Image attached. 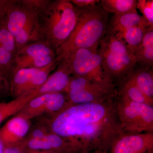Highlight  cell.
Segmentation results:
<instances>
[{
    "mask_svg": "<svg viewBox=\"0 0 153 153\" xmlns=\"http://www.w3.org/2000/svg\"><path fill=\"white\" fill-rule=\"evenodd\" d=\"M71 105L65 92L47 94L31 100L18 114L31 120L46 115L57 114Z\"/></svg>",
    "mask_w": 153,
    "mask_h": 153,
    "instance_id": "cell-8",
    "label": "cell"
},
{
    "mask_svg": "<svg viewBox=\"0 0 153 153\" xmlns=\"http://www.w3.org/2000/svg\"><path fill=\"white\" fill-rule=\"evenodd\" d=\"M117 111L121 128L126 134L153 132V107L120 97Z\"/></svg>",
    "mask_w": 153,
    "mask_h": 153,
    "instance_id": "cell-6",
    "label": "cell"
},
{
    "mask_svg": "<svg viewBox=\"0 0 153 153\" xmlns=\"http://www.w3.org/2000/svg\"><path fill=\"white\" fill-rule=\"evenodd\" d=\"M16 56L24 57L56 56V53L46 42L39 41L22 47L18 50Z\"/></svg>",
    "mask_w": 153,
    "mask_h": 153,
    "instance_id": "cell-22",
    "label": "cell"
},
{
    "mask_svg": "<svg viewBox=\"0 0 153 153\" xmlns=\"http://www.w3.org/2000/svg\"><path fill=\"white\" fill-rule=\"evenodd\" d=\"M38 15L44 41L56 53L75 27L77 8L69 0H50Z\"/></svg>",
    "mask_w": 153,
    "mask_h": 153,
    "instance_id": "cell-3",
    "label": "cell"
},
{
    "mask_svg": "<svg viewBox=\"0 0 153 153\" xmlns=\"http://www.w3.org/2000/svg\"><path fill=\"white\" fill-rule=\"evenodd\" d=\"M87 153H107V152L102 151H95L93 152H90Z\"/></svg>",
    "mask_w": 153,
    "mask_h": 153,
    "instance_id": "cell-35",
    "label": "cell"
},
{
    "mask_svg": "<svg viewBox=\"0 0 153 153\" xmlns=\"http://www.w3.org/2000/svg\"><path fill=\"white\" fill-rule=\"evenodd\" d=\"M120 90V96L130 101L153 105V101L143 93L128 76H126Z\"/></svg>",
    "mask_w": 153,
    "mask_h": 153,
    "instance_id": "cell-20",
    "label": "cell"
},
{
    "mask_svg": "<svg viewBox=\"0 0 153 153\" xmlns=\"http://www.w3.org/2000/svg\"><path fill=\"white\" fill-rule=\"evenodd\" d=\"M30 120L19 114L8 120L0 129V137L5 145L16 144L24 141L30 131Z\"/></svg>",
    "mask_w": 153,
    "mask_h": 153,
    "instance_id": "cell-11",
    "label": "cell"
},
{
    "mask_svg": "<svg viewBox=\"0 0 153 153\" xmlns=\"http://www.w3.org/2000/svg\"><path fill=\"white\" fill-rule=\"evenodd\" d=\"M135 27L153 29L137 11L122 15H114L108 24V33L116 35Z\"/></svg>",
    "mask_w": 153,
    "mask_h": 153,
    "instance_id": "cell-14",
    "label": "cell"
},
{
    "mask_svg": "<svg viewBox=\"0 0 153 153\" xmlns=\"http://www.w3.org/2000/svg\"><path fill=\"white\" fill-rule=\"evenodd\" d=\"M50 0H21L22 4L32 9L37 13L47 5Z\"/></svg>",
    "mask_w": 153,
    "mask_h": 153,
    "instance_id": "cell-27",
    "label": "cell"
},
{
    "mask_svg": "<svg viewBox=\"0 0 153 153\" xmlns=\"http://www.w3.org/2000/svg\"><path fill=\"white\" fill-rule=\"evenodd\" d=\"M60 63L71 76L82 77L114 93L113 81L105 71L98 49H74L63 55Z\"/></svg>",
    "mask_w": 153,
    "mask_h": 153,
    "instance_id": "cell-4",
    "label": "cell"
},
{
    "mask_svg": "<svg viewBox=\"0 0 153 153\" xmlns=\"http://www.w3.org/2000/svg\"><path fill=\"white\" fill-rule=\"evenodd\" d=\"M38 23L36 12L25 6L21 0H11L8 10L7 27L15 38L23 30Z\"/></svg>",
    "mask_w": 153,
    "mask_h": 153,
    "instance_id": "cell-9",
    "label": "cell"
},
{
    "mask_svg": "<svg viewBox=\"0 0 153 153\" xmlns=\"http://www.w3.org/2000/svg\"><path fill=\"white\" fill-rule=\"evenodd\" d=\"M11 0H0V27L7 23L8 10Z\"/></svg>",
    "mask_w": 153,
    "mask_h": 153,
    "instance_id": "cell-29",
    "label": "cell"
},
{
    "mask_svg": "<svg viewBox=\"0 0 153 153\" xmlns=\"http://www.w3.org/2000/svg\"><path fill=\"white\" fill-rule=\"evenodd\" d=\"M153 132L125 134L113 144L111 153H153Z\"/></svg>",
    "mask_w": 153,
    "mask_h": 153,
    "instance_id": "cell-10",
    "label": "cell"
},
{
    "mask_svg": "<svg viewBox=\"0 0 153 153\" xmlns=\"http://www.w3.org/2000/svg\"><path fill=\"white\" fill-rule=\"evenodd\" d=\"M23 147L22 142L16 144L5 146L4 153H19Z\"/></svg>",
    "mask_w": 153,
    "mask_h": 153,
    "instance_id": "cell-31",
    "label": "cell"
},
{
    "mask_svg": "<svg viewBox=\"0 0 153 153\" xmlns=\"http://www.w3.org/2000/svg\"><path fill=\"white\" fill-rule=\"evenodd\" d=\"M100 6L107 13L122 15L137 11L136 0H102Z\"/></svg>",
    "mask_w": 153,
    "mask_h": 153,
    "instance_id": "cell-21",
    "label": "cell"
},
{
    "mask_svg": "<svg viewBox=\"0 0 153 153\" xmlns=\"http://www.w3.org/2000/svg\"></svg>",
    "mask_w": 153,
    "mask_h": 153,
    "instance_id": "cell-36",
    "label": "cell"
},
{
    "mask_svg": "<svg viewBox=\"0 0 153 153\" xmlns=\"http://www.w3.org/2000/svg\"><path fill=\"white\" fill-rule=\"evenodd\" d=\"M151 29H153L144 27H133L122 33L114 35L122 40L135 55L142 42L145 33Z\"/></svg>",
    "mask_w": 153,
    "mask_h": 153,
    "instance_id": "cell-19",
    "label": "cell"
},
{
    "mask_svg": "<svg viewBox=\"0 0 153 153\" xmlns=\"http://www.w3.org/2000/svg\"><path fill=\"white\" fill-rule=\"evenodd\" d=\"M32 146L35 150L56 153H85L74 143L50 131L44 137L34 140Z\"/></svg>",
    "mask_w": 153,
    "mask_h": 153,
    "instance_id": "cell-12",
    "label": "cell"
},
{
    "mask_svg": "<svg viewBox=\"0 0 153 153\" xmlns=\"http://www.w3.org/2000/svg\"><path fill=\"white\" fill-rule=\"evenodd\" d=\"M71 2L76 7L83 9L97 5L100 1L98 0H71Z\"/></svg>",
    "mask_w": 153,
    "mask_h": 153,
    "instance_id": "cell-30",
    "label": "cell"
},
{
    "mask_svg": "<svg viewBox=\"0 0 153 153\" xmlns=\"http://www.w3.org/2000/svg\"><path fill=\"white\" fill-rule=\"evenodd\" d=\"M99 46L103 68L113 81L124 78L133 70L137 63L136 57L122 40L108 33Z\"/></svg>",
    "mask_w": 153,
    "mask_h": 153,
    "instance_id": "cell-5",
    "label": "cell"
},
{
    "mask_svg": "<svg viewBox=\"0 0 153 153\" xmlns=\"http://www.w3.org/2000/svg\"><path fill=\"white\" fill-rule=\"evenodd\" d=\"M76 8L77 23L68 39L56 51L57 64L63 55L74 49H98L106 32L108 13L100 5L85 8Z\"/></svg>",
    "mask_w": 153,
    "mask_h": 153,
    "instance_id": "cell-2",
    "label": "cell"
},
{
    "mask_svg": "<svg viewBox=\"0 0 153 153\" xmlns=\"http://www.w3.org/2000/svg\"><path fill=\"white\" fill-rule=\"evenodd\" d=\"M42 125L79 147L85 153L107 152L124 134L113 97L97 103L72 105L49 116Z\"/></svg>",
    "mask_w": 153,
    "mask_h": 153,
    "instance_id": "cell-1",
    "label": "cell"
},
{
    "mask_svg": "<svg viewBox=\"0 0 153 153\" xmlns=\"http://www.w3.org/2000/svg\"><path fill=\"white\" fill-rule=\"evenodd\" d=\"M71 76L68 69L59 63L56 71L49 75L44 84L32 91L36 97L47 94L65 92Z\"/></svg>",
    "mask_w": 153,
    "mask_h": 153,
    "instance_id": "cell-13",
    "label": "cell"
},
{
    "mask_svg": "<svg viewBox=\"0 0 153 153\" xmlns=\"http://www.w3.org/2000/svg\"><path fill=\"white\" fill-rule=\"evenodd\" d=\"M5 145L0 137V153H4Z\"/></svg>",
    "mask_w": 153,
    "mask_h": 153,
    "instance_id": "cell-33",
    "label": "cell"
},
{
    "mask_svg": "<svg viewBox=\"0 0 153 153\" xmlns=\"http://www.w3.org/2000/svg\"><path fill=\"white\" fill-rule=\"evenodd\" d=\"M41 68H23L16 71L10 81V95L16 98L26 94L31 79Z\"/></svg>",
    "mask_w": 153,
    "mask_h": 153,
    "instance_id": "cell-15",
    "label": "cell"
},
{
    "mask_svg": "<svg viewBox=\"0 0 153 153\" xmlns=\"http://www.w3.org/2000/svg\"><path fill=\"white\" fill-rule=\"evenodd\" d=\"M19 153H28L27 149H26L25 147L23 146V147L22 148V150L20 151Z\"/></svg>",
    "mask_w": 153,
    "mask_h": 153,
    "instance_id": "cell-34",
    "label": "cell"
},
{
    "mask_svg": "<svg viewBox=\"0 0 153 153\" xmlns=\"http://www.w3.org/2000/svg\"><path fill=\"white\" fill-rule=\"evenodd\" d=\"M34 98L35 96L30 92L10 101L0 102V125L8 118L18 114L26 104Z\"/></svg>",
    "mask_w": 153,
    "mask_h": 153,
    "instance_id": "cell-17",
    "label": "cell"
},
{
    "mask_svg": "<svg viewBox=\"0 0 153 153\" xmlns=\"http://www.w3.org/2000/svg\"><path fill=\"white\" fill-rule=\"evenodd\" d=\"M65 93L71 105L101 102L113 98L114 94L100 85L73 76Z\"/></svg>",
    "mask_w": 153,
    "mask_h": 153,
    "instance_id": "cell-7",
    "label": "cell"
},
{
    "mask_svg": "<svg viewBox=\"0 0 153 153\" xmlns=\"http://www.w3.org/2000/svg\"><path fill=\"white\" fill-rule=\"evenodd\" d=\"M0 45L12 54L17 53L16 40L7 27V23L0 27Z\"/></svg>",
    "mask_w": 153,
    "mask_h": 153,
    "instance_id": "cell-25",
    "label": "cell"
},
{
    "mask_svg": "<svg viewBox=\"0 0 153 153\" xmlns=\"http://www.w3.org/2000/svg\"><path fill=\"white\" fill-rule=\"evenodd\" d=\"M149 68L142 66L135 71L134 68L126 76L147 97L153 101V74Z\"/></svg>",
    "mask_w": 153,
    "mask_h": 153,
    "instance_id": "cell-16",
    "label": "cell"
},
{
    "mask_svg": "<svg viewBox=\"0 0 153 153\" xmlns=\"http://www.w3.org/2000/svg\"><path fill=\"white\" fill-rule=\"evenodd\" d=\"M137 63L143 67L150 68L153 64V30L145 33L142 42L135 54Z\"/></svg>",
    "mask_w": 153,
    "mask_h": 153,
    "instance_id": "cell-18",
    "label": "cell"
},
{
    "mask_svg": "<svg viewBox=\"0 0 153 153\" xmlns=\"http://www.w3.org/2000/svg\"><path fill=\"white\" fill-rule=\"evenodd\" d=\"M10 95V81L0 73V98Z\"/></svg>",
    "mask_w": 153,
    "mask_h": 153,
    "instance_id": "cell-28",
    "label": "cell"
},
{
    "mask_svg": "<svg viewBox=\"0 0 153 153\" xmlns=\"http://www.w3.org/2000/svg\"><path fill=\"white\" fill-rule=\"evenodd\" d=\"M137 9L142 14V16L149 25L153 27V0H138L137 1Z\"/></svg>",
    "mask_w": 153,
    "mask_h": 153,
    "instance_id": "cell-26",
    "label": "cell"
},
{
    "mask_svg": "<svg viewBox=\"0 0 153 153\" xmlns=\"http://www.w3.org/2000/svg\"><path fill=\"white\" fill-rule=\"evenodd\" d=\"M56 56L24 57L16 56L15 73L19 69L26 68H42L56 60Z\"/></svg>",
    "mask_w": 153,
    "mask_h": 153,
    "instance_id": "cell-23",
    "label": "cell"
},
{
    "mask_svg": "<svg viewBox=\"0 0 153 153\" xmlns=\"http://www.w3.org/2000/svg\"><path fill=\"white\" fill-rule=\"evenodd\" d=\"M16 55L0 45V73L10 81L16 70Z\"/></svg>",
    "mask_w": 153,
    "mask_h": 153,
    "instance_id": "cell-24",
    "label": "cell"
},
{
    "mask_svg": "<svg viewBox=\"0 0 153 153\" xmlns=\"http://www.w3.org/2000/svg\"><path fill=\"white\" fill-rule=\"evenodd\" d=\"M27 151L28 153H56L54 152L47 151L32 150L27 149Z\"/></svg>",
    "mask_w": 153,
    "mask_h": 153,
    "instance_id": "cell-32",
    "label": "cell"
}]
</instances>
